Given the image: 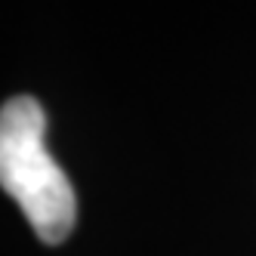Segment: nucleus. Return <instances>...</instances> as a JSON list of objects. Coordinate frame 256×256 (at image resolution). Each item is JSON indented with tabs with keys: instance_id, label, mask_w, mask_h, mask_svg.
I'll return each instance as SVG.
<instances>
[{
	"instance_id": "nucleus-1",
	"label": "nucleus",
	"mask_w": 256,
	"mask_h": 256,
	"mask_svg": "<svg viewBox=\"0 0 256 256\" xmlns=\"http://www.w3.org/2000/svg\"><path fill=\"white\" fill-rule=\"evenodd\" d=\"M46 114L38 99L16 96L0 108V188L22 207L44 244H62L74 228L78 198L44 145Z\"/></svg>"
}]
</instances>
